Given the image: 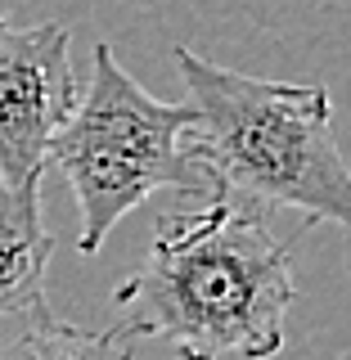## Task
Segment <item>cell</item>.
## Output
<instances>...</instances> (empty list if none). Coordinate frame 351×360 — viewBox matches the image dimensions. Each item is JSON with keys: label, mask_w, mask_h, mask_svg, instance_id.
Listing matches in <instances>:
<instances>
[{"label": "cell", "mask_w": 351, "mask_h": 360, "mask_svg": "<svg viewBox=\"0 0 351 360\" xmlns=\"http://www.w3.org/2000/svg\"><path fill=\"white\" fill-rule=\"evenodd\" d=\"M0 18H5V5H0Z\"/></svg>", "instance_id": "obj_7"}, {"label": "cell", "mask_w": 351, "mask_h": 360, "mask_svg": "<svg viewBox=\"0 0 351 360\" xmlns=\"http://www.w3.org/2000/svg\"><path fill=\"white\" fill-rule=\"evenodd\" d=\"M18 329L0 338V360H135V338L113 329H77L68 320H54L50 311L14 315Z\"/></svg>", "instance_id": "obj_6"}, {"label": "cell", "mask_w": 351, "mask_h": 360, "mask_svg": "<svg viewBox=\"0 0 351 360\" xmlns=\"http://www.w3.org/2000/svg\"><path fill=\"white\" fill-rule=\"evenodd\" d=\"M54 239L41 217V180H0V320L45 311Z\"/></svg>", "instance_id": "obj_5"}, {"label": "cell", "mask_w": 351, "mask_h": 360, "mask_svg": "<svg viewBox=\"0 0 351 360\" xmlns=\"http://www.w3.org/2000/svg\"><path fill=\"white\" fill-rule=\"evenodd\" d=\"M176 68L194 104L189 153L221 194L262 212L293 207L351 239V167L333 140L329 90L234 72L189 45H176Z\"/></svg>", "instance_id": "obj_2"}, {"label": "cell", "mask_w": 351, "mask_h": 360, "mask_svg": "<svg viewBox=\"0 0 351 360\" xmlns=\"http://www.w3.org/2000/svg\"><path fill=\"white\" fill-rule=\"evenodd\" d=\"M82 99L63 22L0 18V180H41L54 131Z\"/></svg>", "instance_id": "obj_4"}, {"label": "cell", "mask_w": 351, "mask_h": 360, "mask_svg": "<svg viewBox=\"0 0 351 360\" xmlns=\"http://www.w3.org/2000/svg\"><path fill=\"white\" fill-rule=\"evenodd\" d=\"M298 302L293 252L262 207L230 194L158 225L113 307L131 338H158L180 360H270Z\"/></svg>", "instance_id": "obj_1"}, {"label": "cell", "mask_w": 351, "mask_h": 360, "mask_svg": "<svg viewBox=\"0 0 351 360\" xmlns=\"http://www.w3.org/2000/svg\"><path fill=\"white\" fill-rule=\"evenodd\" d=\"M189 99L162 104L117 63L113 45L99 41L90 50V82L45 153V167H59L77 198V252L95 257L117 221L162 189L203 202L221 198L208 167L189 153Z\"/></svg>", "instance_id": "obj_3"}]
</instances>
